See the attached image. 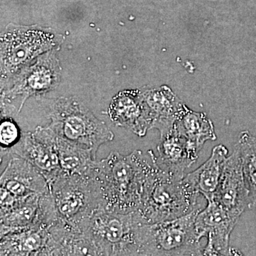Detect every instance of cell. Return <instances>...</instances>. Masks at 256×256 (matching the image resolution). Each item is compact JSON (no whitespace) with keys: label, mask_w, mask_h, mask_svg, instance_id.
Listing matches in <instances>:
<instances>
[{"label":"cell","mask_w":256,"mask_h":256,"mask_svg":"<svg viewBox=\"0 0 256 256\" xmlns=\"http://www.w3.org/2000/svg\"><path fill=\"white\" fill-rule=\"evenodd\" d=\"M50 118V128L57 136L95 156L102 144L114 140L108 127L76 101L58 100L52 108Z\"/></svg>","instance_id":"6"},{"label":"cell","mask_w":256,"mask_h":256,"mask_svg":"<svg viewBox=\"0 0 256 256\" xmlns=\"http://www.w3.org/2000/svg\"><path fill=\"white\" fill-rule=\"evenodd\" d=\"M50 190L58 220L76 232L97 210L106 208L94 170L86 175L62 174L50 185Z\"/></svg>","instance_id":"4"},{"label":"cell","mask_w":256,"mask_h":256,"mask_svg":"<svg viewBox=\"0 0 256 256\" xmlns=\"http://www.w3.org/2000/svg\"><path fill=\"white\" fill-rule=\"evenodd\" d=\"M248 192V208L256 210V137L249 131L240 133L237 143Z\"/></svg>","instance_id":"19"},{"label":"cell","mask_w":256,"mask_h":256,"mask_svg":"<svg viewBox=\"0 0 256 256\" xmlns=\"http://www.w3.org/2000/svg\"><path fill=\"white\" fill-rule=\"evenodd\" d=\"M20 130L10 119H4L0 126V144H1V158L6 156L21 139Z\"/></svg>","instance_id":"21"},{"label":"cell","mask_w":256,"mask_h":256,"mask_svg":"<svg viewBox=\"0 0 256 256\" xmlns=\"http://www.w3.org/2000/svg\"><path fill=\"white\" fill-rule=\"evenodd\" d=\"M184 178L158 168L146 184L138 212L146 224L180 218L202 210L200 194L184 182Z\"/></svg>","instance_id":"3"},{"label":"cell","mask_w":256,"mask_h":256,"mask_svg":"<svg viewBox=\"0 0 256 256\" xmlns=\"http://www.w3.org/2000/svg\"><path fill=\"white\" fill-rule=\"evenodd\" d=\"M108 114L116 126L128 128L140 137L146 136L148 130L151 129L141 92H120L111 102Z\"/></svg>","instance_id":"13"},{"label":"cell","mask_w":256,"mask_h":256,"mask_svg":"<svg viewBox=\"0 0 256 256\" xmlns=\"http://www.w3.org/2000/svg\"><path fill=\"white\" fill-rule=\"evenodd\" d=\"M156 162L160 168L180 178H184L186 170L194 164L200 154L193 150L186 140L174 128L160 136Z\"/></svg>","instance_id":"15"},{"label":"cell","mask_w":256,"mask_h":256,"mask_svg":"<svg viewBox=\"0 0 256 256\" xmlns=\"http://www.w3.org/2000/svg\"><path fill=\"white\" fill-rule=\"evenodd\" d=\"M146 224L138 210L122 214L100 208L82 226L79 232L95 256H140V234Z\"/></svg>","instance_id":"2"},{"label":"cell","mask_w":256,"mask_h":256,"mask_svg":"<svg viewBox=\"0 0 256 256\" xmlns=\"http://www.w3.org/2000/svg\"><path fill=\"white\" fill-rule=\"evenodd\" d=\"M174 128L198 154L207 141H214L217 138L214 126L206 114L190 110L186 106L175 122Z\"/></svg>","instance_id":"17"},{"label":"cell","mask_w":256,"mask_h":256,"mask_svg":"<svg viewBox=\"0 0 256 256\" xmlns=\"http://www.w3.org/2000/svg\"><path fill=\"white\" fill-rule=\"evenodd\" d=\"M202 210L175 220L143 224L140 234V256H203L196 228V216Z\"/></svg>","instance_id":"5"},{"label":"cell","mask_w":256,"mask_h":256,"mask_svg":"<svg viewBox=\"0 0 256 256\" xmlns=\"http://www.w3.org/2000/svg\"><path fill=\"white\" fill-rule=\"evenodd\" d=\"M206 202V206L198 212L196 218L198 236L207 238L203 256L240 255L229 246L230 234L240 217L214 200Z\"/></svg>","instance_id":"8"},{"label":"cell","mask_w":256,"mask_h":256,"mask_svg":"<svg viewBox=\"0 0 256 256\" xmlns=\"http://www.w3.org/2000/svg\"><path fill=\"white\" fill-rule=\"evenodd\" d=\"M53 45L52 37L41 31L16 30L8 33L2 43L3 68L13 72Z\"/></svg>","instance_id":"11"},{"label":"cell","mask_w":256,"mask_h":256,"mask_svg":"<svg viewBox=\"0 0 256 256\" xmlns=\"http://www.w3.org/2000/svg\"><path fill=\"white\" fill-rule=\"evenodd\" d=\"M210 200L218 202L239 217L248 208V192L244 178L240 150L237 144L226 160L218 188Z\"/></svg>","instance_id":"10"},{"label":"cell","mask_w":256,"mask_h":256,"mask_svg":"<svg viewBox=\"0 0 256 256\" xmlns=\"http://www.w3.org/2000/svg\"><path fill=\"white\" fill-rule=\"evenodd\" d=\"M52 133L50 128H38L34 133H26L6 154L26 160L44 176L50 186L62 175L60 159L52 143Z\"/></svg>","instance_id":"9"},{"label":"cell","mask_w":256,"mask_h":256,"mask_svg":"<svg viewBox=\"0 0 256 256\" xmlns=\"http://www.w3.org/2000/svg\"><path fill=\"white\" fill-rule=\"evenodd\" d=\"M0 178V205L9 210L16 202L50 192V184L28 162L11 156Z\"/></svg>","instance_id":"7"},{"label":"cell","mask_w":256,"mask_h":256,"mask_svg":"<svg viewBox=\"0 0 256 256\" xmlns=\"http://www.w3.org/2000/svg\"><path fill=\"white\" fill-rule=\"evenodd\" d=\"M141 94L151 129H158L160 136L171 131L186 105L168 86L144 90Z\"/></svg>","instance_id":"12"},{"label":"cell","mask_w":256,"mask_h":256,"mask_svg":"<svg viewBox=\"0 0 256 256\" xmlns=\"http://www.w3.org/2000/svg\"><path fill=\"white\" fill-rule=\"evenodd\" d=\"M52 131V143L58 154L62 174H92L97 163L96 156L89 150L72 144Z\"/></svg>","instance_id":"18"},{"label":"cell","mask_w":256,"mask_h":256,"mask_svg":"<svg viewBox=\"0 0 256 256\" xmlns=\"http://www.w3.org/2000/svg\"><path fill=\"white\" fill-rule=\"evenodd\" d=\"M158 168L156 156L152 150L146 156L134 150L126 156L114 151L97 161L94 176L106 210L122 214L138 210L146 184Z\"/></svg>","instance_id":"1"},{"label":"cell","mask_w":256,"mask_h":256,"mask_svg":"<svg viewBox=\"0 0 256 256\" xmlns=\"http://www.w3.org/2000/svg\"><path fill=\"white\" fill-rule=\"evenodd\" d=\"M52 73L48 72L47 69L38 68L34 72L33 74L28 78V82H25L22 86H18L12 90V97L22 94L24 102L28 96L37 94L38 92H44L48 90L52 85Z\"/></svg>","instance_id":"20"},{"label":"cell","mask_w":256,"mask_h":256,"mask_svg":"<svg viewBox=\"0 0 256 256\" xmlns=\"http://www.w3.org/2000/svg\"><path fill=\"white\" fill-rule=\"evenodd\" d=\"M228 153L224 144L216 146L210 158L196 170L185 175L184 182L206 201L212 200L218 188Z\"/></svg>","instance_id":"16"},{"label":"cell","mask_w":256,"mask_h":256,"mask_svg":"<svg viewBox=\"0 0 256 256\" xmlns=\"http://www.w3.org/2000/svg\"><path fill=\"white\" fill-rule=\"evenodd\" d=\"M50 227H35L6 234L1 238L0 255L54 256L55 244Z\"/></svg>","instance_id":"14"}]
</instances>
